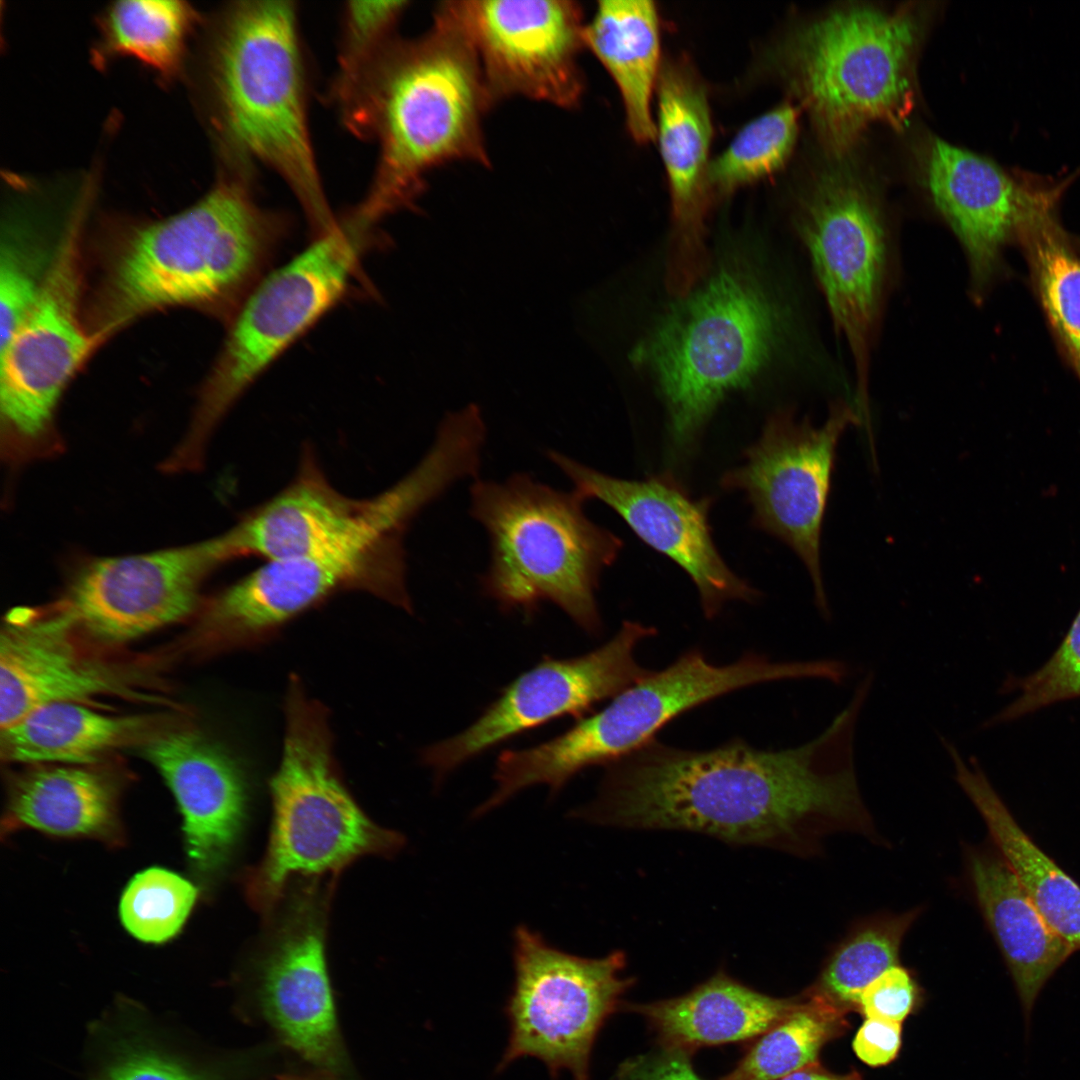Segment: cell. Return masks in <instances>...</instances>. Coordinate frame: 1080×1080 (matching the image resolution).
<instances>
[{"label":"cell","mask_w":1080,"mask_h":1080,"mask_svg":"<svg viewBox=\"0 0 1080 1080\" xmlns=\"http://www.w3.org/2000/svg\"><path fill=\"white\" fill-rule=\"evenodd\" d=\"M866 701L865 693L853 692L821 734L788 749L762 750L733 739L691 750L654 738L606 765L598 797L573 816L701 832L806 855L835 832L879 840L854 760Z\"/></svg>","instance_id":"cell-1"},{"label":"cell","mask_w":1080,"mask_h":1080,"mask_svg":"<svg viewBox=\"0 0 1080 1080\" xmlns=\"http://www.w3.org/2000/svg\"><path fill=\"white\" fill-rule=\"evenodd\" d=\"M338 104L352 132L378 143L362 204L381 218L413 203L439 165H489L482 120L492 103L457 1L441 3L420 37H392Z\"/></svg>","instance_id":"cell-2"},{"label":"cell","mask_w":1080,"mask_h":1080,"mask_svg":"<svg viewBox=\"0 0 1080 1080\" xmlns=\"http://www.w3.org/2000/svg\"><path fill=\"white\" fill-rule=\"evenodd\" d=\"M216 122L243 163L273 169L321 235L336 221L327 203L308 126L296 9L286 1H243L221 17L210 58Z\"/></svg>","instance_id":"cell-3"},{"label":"cell","mask_w":1080,"mask_h":1080,"mask_svg":"<svg viewBox=\"0 0 1080 1080\" xmlns=\"http://www.w3.org/2000/svg\"><path fill=\"white\" fill-rule=\"evenodd\" d=\"M470 514L487 531L491 556L483 592L503 611L532 617L551 602L585 632L602 622L596 591L622 541L585 514L576 492L548 486L527 473L504 482L475 479Z\"/></svg>","instance_id":"cell-4"},{"label":"cell","mask_w":1080,"mask_h":1080,"mask_svg":"<svg viewBox=\"0 0 1080 1080\" xmlns=\"http://www.w3.org/2000/svg\"><path fill=\"white\" fill-rule=\"evenodd\" d=\"M783 313L760 275L727 260L671 306L637 347L669 416L671 441L689 446L720 401L768 363Z\"/></svg>","instance_id":"cell-5"},{"label":"cell","mask_w":1080,"mask_h":1080,"mask_svg":"<svg viewBox=\"0 0 1080 1080\" xmlns=\"http://www.w3.org/2000/svg\"><path fill=\"white\" fill-rule=\"evenodd\" d=\"M281 226L239 176L182 212L137 229L112 272L108 326L168 306L244 301Z\"/></svg>","instance_id":"cell-6"},{"label":"cell","mask_w":1080,"mask_h":1080,"mask_svg":"<svg viewBox=\"0 0 1080 1080\" xmlns=\"http://www.w3.org/2000/svg\"><path fill=\"white\" fill-rule=\"evenodd\" d=\"M273 824L263 859L244 877L249 904L265 915L296 876L340 872L365 855L391 856L404 837L370 820L346 789L332 750L325 707L297 676L285 700V735L270 781Z\"/></svg>","instance_id":"cell-7"},{"label":"cell","mask_w":1080,"mask_h":1080,"mask_svg":"<svg viewBox=\"0 0 1080 1080\" xmlns=\"http://www.w3.org/2000/svg\"><path fill=\"white\" fill-rule=\"evenodd\" d=\"M919 32L910 11L851 7L801 26L778 46L775 66L835 155L872 123L904 127Z\"/></svg>","instance_id":"cell-8"},{"label":"cell","mask_w":1080,"mask_h":1080,"mask_svg":"<svg viewBox=\"0 0 1080 1080\" xmlns=\"http://www.w3.org/2000/svg\"><path fill=\"white\" fill-rule=\"evenodd\" d=\"M814 671L810 660L774 661L754 652L718 665L690 649L664 669L649 671L564 733L529 748L503 751L497 778L511 795L540 784L555 795L580 771L631 753L694 707L758 683L811 678Z\"/></svg>","instance_id":"cell-9"},{"label":"cell","mask_w":1080,"mask_h":1080,"mask_svg":"<svg viewBox=\"0 0 1080 1080\" xmlns=\"http://www.w3.org/2000/svg\"><path fill=\"white\" fill-rule=\"evenodd\" d=\"M378 220L357 207L262 280L240 304L189 433L209 441L251 383L344 292Z\"/></svg>","instance_id":"cell-10"},{"label":"cell","mask_w":1080,"mask_h":1080,"mask_svg":"<svg viewBox=\"0 0 1080 1080\" xmlns=\"http://www.w3.org/2000/svg\"><path fill=\"white\" fill-rule=\"evenodd\" d=\"M513 962L515 979L505 1008L510 1033L497 1072L533 1057L545 1064L552 1080L562 1071L573 1080H590L597 1035L631 985L621 977L624 955H573L521 925L514 932Z\"/></svg>","instance_id":"cell-11"},{"label":"cell","mask_w":1080,"mask_h":1080,"mask_svg":"<svg viewBox=\"0 0 1080 1080\" xmlns=\"http://www.w3.org/2000/svg\"><path fill=\"white\" fill-rule=\"evenodd\" d=\"M371 594L411 613L402 536L266 560L207 601L199 624L207 650L250 647L331 596Z\"/></svg>","instance_id":"cell-12"},{"label":"cell","mask_w":1080,"mask_h":1080,"mask_svg":"<svg viewBox=\"0 0 1080 1080\" xmlns=\"http://www.w3.org/2000/svg\"><path fill=\"white\" fill-rule=\"evenodd\" d=\"M796 225L834 328L852 355L857 410L869 417L871 353L889 267V241L880 206L848 171L828 170L801 201Z\"/></svg>","instance_id":"cell-13"},{"label":"cell","mask_w":1080,"mask_h":1080,"mask_svg":"<svg viewBox=\"0 0 1080 1080\" xmlns=\"http://www.w3.org/2000/svg\"><path fill=\"white\" fill-rule=\"evenodd\" d=\"M862 424L845 402L831 405L820 426L790 412L772 416L760 439L745 452L744 463L727 472L722 485L742 490L755 524L780 538L799 556L811 577L815 604L831 614L820 566L822 523L838 441L850 425Z\"/></svg>","instance_id":"cell-14"},{"label":"cell","mask_w":1080,"mask_h":1080,"mask_svg":"<svg viewBox=\"0 0 1080 1080\" xmlns=\"http://www.w3.org/2000/svg\"><path fill=\"white\" fill-rule=\"evenodd\" d=\"M79 224L71 223L33 307L1 348L2 442L14 462L57 447L52 436L57 401L93 345L78 315Z\"/></svg>","instance_id":"cell-15"},{"label":"cell","mask_w":1080,"mask_h":1080,"mask_svg":"<svg viewBox=\"0 0 1080 1080\" xmlns=\"http://www.w3.org/2000/svg\"><path fill=\"white\" fill-rule=\"evenodd\" d=\"M656 634L654 627L625 620L608 642L587 654L544 657L506 686L469 727L426 747L422 762L441 781L458 766L520 733L559 717L582 716L650 671L638 663L635 652L639 643Z\"/></svg>","instance_id":"cell-16"},{"label":"cell","mask_w":1080,"mask_h":1080,"mask_svg":"<svg viewBox=\"0 0 1080 1080\" xmlns=\"http://www.w3.org/2000/svg\"><path fill=\"white\" fill-rule=\"evenodd\" d=\"M231 560L222 534L156 552L95 559L80 567L55 607L78 632L104 643L127 642L192 614L208 576Z\"/></svg>","instance_id":"cell-17"},{"label":"cell","mask_w":1080,"mask_h":1080,"mask_svg":"<svg viewBox=\"0 0 1080 1080\" xmlns=\"http://www.w3.org/2000/svg\"><path fill=\"white\" fill-rule=\"evenodd\" d=\"M457 2L492 105L514 96L568 109L579 103L586 24L576 2Z\"/></svg>","instance_id":"cell-18"},{"label":"cell","mask_w":1080,"mask_h":1080,"mask_svg":"<svg viewBox=\"0 0 1080 1080\" xmlns=\"http://www.w3.org/2000/svg\"><path fill=\"white\" fill-rule=\"evenodd\" d=\"M547 457L585 501L612 508L647 545L676 562L692 579L706 618L730 601H753L758 592L734 574L714 544L708 522L710 501L696 500L672 477L615 478L555 450Z\"/></svg>","instance_id":"cell-19"},{"label":"cell","mask_w":1080,"mask_h":1080,"mask_svg":"<svg viewBox=\"0 0 1080 1080\" xmlns=\"http://www.w3.org/2000/svg\"><path fill=\"white\" fill-rule=\"evenodd\" d=\"M406 513L392 489L352 498L327 479L310 447L292 481L224 532L234 559L297 557L398 534Z\"/></svg>","instance_id":"cell-20"},{"label":"cell","mask_w":1080,"mask_h":1080,"mask_svg":"<svg viewBox=\"0 0 1080 1080\" xmlns=\"http://www.w3.org/2000/svg\"><path fill=\"white\" fill-rule=\"evenodd\" d=\"M325 898L310 886L289 905L260 959L258 998L282 1041L338 1078L349 1064L325 960Z\"/></svg>","instance_id":"cell-21"},{"label":"cell","mask_w":1080,"mask_h":1080,"mask_svg":"<svg viewBox=\"0 0 1080 1080\" xmlns=\"http://www.w3.org/2000/svg\"><path fill=\"white\" fill-rule=\"evenodd\" d=\"M655 138L664 164L672 210V234L666 264V287L677 298L706 276V218L712 199L708 188L713 133L704 82L687 57L663 61L657 84Z\"/></svg>","instance_id":"cell-22"},{"label":"cell","mask_w":1080,"mask_h":1080,"mask_svg":"<svg viewBox=\"0 0 1080 1080\" xmlns=\"http://www.w3.org/2000/svg\"><path fill=\"white\" fill-rule=\"evenodd\" d=\"M77 638L70 619L54 606L8 614L0 637L1 729L51 703L137 696L122 672L86 653Z\"/></svg>","instance_id":"cell-23"},{"label":"cell","mask_w":1080,"mask_h":1080,"mask_svg":"<svg viewBox=\"0 0 1080 1080\" xmlns=\"http://www.w3.org/2000/svg\"><path fill=\"white\" fill-rule=\"evenodd\" d=\"M144 754L174 795L183 817L188 862L204 886L224 871L246 817L248 785L240 764L195 729L150 738Z\"/></svg>","instance_id":"cell-24"},{"label":"cell","mask_w":1080,"mask_h":1080,"mask_svg":"<svg viewBox=\"0 0 1080 1080\" xmlns=\"http://www.w3.org/2000/svg\"><path fill=\"white\" fill-rule=\"evenodd\" d=\"M924 172L932 201L965 252L971 289L980 298L1014 240L1020 185L995 162L939 138L927 144Z\"/></svg>","instance_id":"cell-25"},{"label":"cell","mask_w":1080,"mask_h":1080,"mask_svg":"<svg viewBox=\"0 0 1080 1080\" xmlns=\"http://www.w3.org/2000/svg\"><path fill=\"white\" fill-rule=\"evenodd\" d=\"M966 858L974 896L1013 980L1028 1035L1041 991L1075 950L1047 924L996 849L970 848Z\"/></svg>","instance_id":"cell-26"},{"label":"cell","mask_w":1080,"mask_h":1080,"mask_svg":"<svg viewBox=\"0 0 1080 1080\" xmlns=\"http://www.w3.org/2000/svg\"><path fill=\"white\" fill-rule=\"evenodd\" d=\"M21 829L119 847L125 841L119 786L89 766L58 765L25 772L9 785L1 834L5 837Z\"/></svg>","instance_id":"cell-27"},{"label":"cell","mask_w":1080,"mask_h":1080,"mask_svg":"<svg viewBox=\"0 0 1080 1080\" xmlns=\"http://www.w3.org/2000/svg\"><path fill=\"white\" fill-rule=\"evenodd\" d=\"M798 1002L759 993L719 972L685 995L630 1008L647 1020L664 1049L689 1054L759 1036Z\"/></svg>","instance_id":"cell-28"},{"label":"cell","mask_w":1080,"mask_h":1080,"mask_svg":"<svg viewBox=\"0 0 1080 1080\" xmlns=\"http://www.w3.org/2000/svg\"><path fill=\"white\" fill-rule=\"evenodd\" d=\"M1019 184L1014 239L1049 326L1080 381V255L1058 219L1057 191L1034 177L1022 176Z\"/></svg>","instance_id":"cell-29"},{"label":"cell","mask_w":1080,"mask_h":1080,"mask_svg":"<svg viewBox=\"0 0 1080 1080\" xmlns=\"http://www.w3.org/2000/svg\"><path fill=\"white\" fill-rule=\"evenodd\" d=\"M949 759L957 784L983 818L995 849L1052 930L1080 950V885L1021 828L975 759L967 763L958 751Z\"/></svg>","instance_id":"cell-30"},{"label":"cell","mask_w":1080,"mask_h":1080,"mask_svg":"<svg viewBox=\"0 0 1080 1080\" xmlns=\"http://www.w3.org/2000/svg\"><path fill=\"white\" fill-rule=\"evenodd\" d=\"M660 32L658 9L647 0L598 2L584 32L585 47L615 82L627 129L640 144L656 135L652 99L663 64Z\"/></svg>","instance_id":"cell-31"},{"label":"cell","mask_w":1080,"mask_h":1080,"mask_svg":"<svg viewBox=\"0 0 1080 1080\" xmlns=\"http://www.w3.org/2000/svg\"><path fill=\"white\" fill-rule=\"evenodd\" d=\"M154 723L145 715H108L82 703H51L1 729V757L15 763L90 766L147 736Z\"/></svg>","instance_id":"cell-32"},{"label":"cell","mask_w":1080,"mask_h":1080,"mask_svg":"<svg viewBox=\"0 0 1080 1080\" xmlns=\"http://www.w3.org/2000/svg\"><path fill=\"white\" fill-rule=\"evenodd\" d=\"M920 907L880 913L857 922L827 957L816 981L806 990L837 1009L858 1011L862 991L898 965L902 942L918 919Z\"/></svg>","instance_id":"cell-33"},{"label":"cell","mask_w":1080,"mask_h":1080,"mask_svg":"<svg viewBox=\"0 0 1080 1080\" xmlns=\"http://www.w3.org/2000/svg\"><path fill=\"white\" fill-rule=\"evenodd\" d=\"M196 18L183 1H118L102 21V50L134 57L166 78L175 76Z\"/></svg>","instance_id":"cell-34"},{"label":"cell","mask_w":1080,"mask_h":1080,"mask_svg":"<svg viewBox=\"0 0 1080 1080\" xmlns=\"http://www.w3.org/2000/svg\"><path fill=\"white\" fill-rule=\"evenodd\" d=\"M847 1028L845 1012L805 991L797 1006L761 1034L721 1080H778L817 1064L821 1049Z\"/></svg>","instance_id":"cell-35"},{"label":"cell","mask_w":1080,"mask_h":1080,"mask_svg":"<svg viewBox=\"0 0 1080 1080\" xmlns=\"http://www.w3.org/2000/svg\"><path fill=\"white\" fill-rule=\"evenodd\" d=\"M798 120V107L784 102L746 123L711 160L707 181L712 202L778 172L793 151Z\"/></svg>","instance_id":"cell-36"},{"label":"cell","mask_w":1080,"mask_h":1080,"mask_svg":"<svg viewBox=\"0 0 1080 1080\" xmlns=\"http://www.w3.org/2000/svg\"><path fill=\"white\" fill-rule=\"evenodd\" d=\"M198 897L197 887L170 870L153 867L136 874L120 901L124 927L137 939L162 943L182 928Z\"/></svg>","instance_id":"cell-37"},{"label":"cell","mask_w":1080,"mask_h":1080,"mask_svg":"<svg viewBox=\"0 0 1080 1080\" xmlns=\"http://www.w3.org/2000/svg\"><path fill=\"white\" fill-rule=\"evenodd\" d=\"M406 1H355L345 9L339 66L333 87L335 101L351 89L367 64L393 37Z\"/></svg>","instance_id":"cell-38"},{"label":"cell","mask_w":1080,"mask_h":1080,"mask_svg":"<svg viewBox=\"0 0 1080 1080\" xmlns=\"http://www.w3.org/2000/svg\"><path fill=\"white\" fill-rule=\"evenodd\" d=\"M1019 697L993 719L1010 721L1044 706L1080 697V610L1062 643L1036 672L1018 682Z\"/></svg>","instance_id":"cell-39"},{"label":"cell","mask_w":1080,"mask_h":1080,"mask_svg":"<svg viewBox=\"0 0 1080 1080\" xmlns=\"http://www.w3.org/2000/svg\"><path fill=\"white\" fill-rule=\"evenodd\" d=\"M42 281L35 276L24 253L12 243L2 245L0 256V346L3 348L33 307Z\"/></svg>","instance_id":"cell-40"},{"label":"cell","mask_w":1080,"mask_h":1080,"mask_svg":"<svg viewBox=\"0 0 1080 1080\" xmlns=\"http://www.w3.org/2000/svg\"><path fill=\"white\" fill-rule=\"evenodd\" d=\"M92 1080H210L184 1060L146 1045L127 1048Z\"/></svg>","instance_id":"cell-41"},{"label":"cell","mask_w":1080,"mask_h":1080,"mask_svg":"<svg viewBox=\"0 0 1080 1080\" xmlns=\"http://www.w3.org/2000/svg\"><path fill=\"white\" fill-rule=\"evenodd\" d=\"M919 989L912 973L895 965L874 979L861 993L858 1011L866 1018L902 1022L913 1010Z\"/></svg>","instance_id":"cell-42"},{"label":"cell","mask_w":1080,"mask_h":1080,"mask_svg":"<svg viewBox=\"0 0 1080 1080\" xmlns=\"http://www.w3.org/2000/svg\"><path fill=\"white\" fill-rule=\"evenodd\" d=\"M902 1026L900 1022L866 1018L857 1031L852 1047L856 1056L872 1067L884 1066L892 1062L901 1046Z\"/></svg>","instance_id":"cell-43"},{"label":"cell","mask_w":1080,"mask_h":1080,"mask_svg":"<svg viewBox=\"0 0 1080 1080\" xmlns=\"http://www.w3.org/2000/svg\"><path fill=\"white\" fill-rule=\"evenodd\" d=\"M688 1054L664 1049L657 1054L638 1056L623 1063L615 1080H702L694 1071Z\"/></svg>","instance_id":"cell-44"},{"label":"cell","mask_w":1080,"mask_h":1080,"mask_svg":"<svg viewBox=\"0 0 1080 1080\" xmlns=\"http://www.w3.org/2000/svg\"><path fill=\"white\" fill-rule=\"evenodd\" d=\"M778 1080H862V1077L856 1071L835 1074L822 1068L817 1063L792 1072Z\"/></svg>","instance_id":"cell-45"},{"label":"cell","mask_w":1080,"mask_h":1080,"mask_svg":"<svg viewBox=\"0 0 1080 1080\" xmlns=\"http://www.w3.org/2000/svg\"><path fill=\"white\" fill-rule=\"evenodd\" d=\"M275 1080H329V1077L327 1074L317 1070L309 1073L281 1075Z\"/></svg>","instance_id":"cell-46"}]
</instances>
